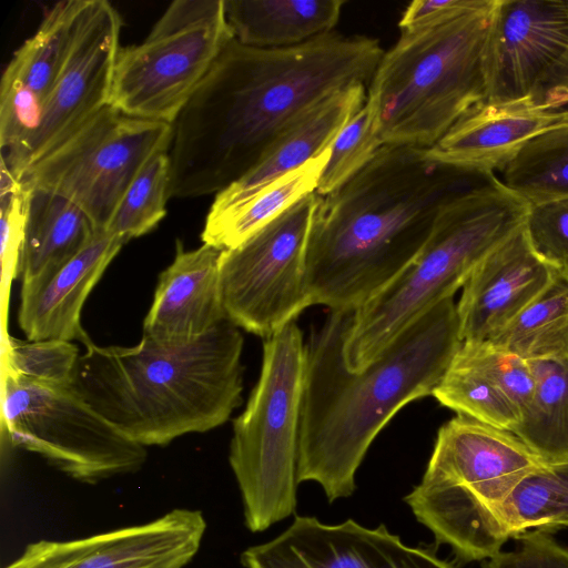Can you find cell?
I'll return each instance as SVG.
<instances>
[{
    "instance_id": "obj_3",
    "label": "cell",
    "mask_w": 568,
    "mask_h": 568,
    "mask_svg": "<svg viewBox=\"0 0 568 568\" xmlns=\"http://www.w3.org/2000/svg\"><path fill=\"white\" fill-rule=\"evenodd\" d=\"M497 180L438 163L425 148L382 145L347 182L318 195L306 251L311 306L362 307L414 261L446 204Z\"/></svg>"
},
{
    "instance_id": "obj_14",
    "label": "cell",
    "mask_w": 568,
    "mask_h": 568,
    "mask_svg": "<svg viewBox=\"0 0 568 568\" xmlns=\"http://www.w3.org/2000/svg\"><path fill=\"white\" fill-rule=\"evenodd\" d=\"M205 531L201 510L174 508L148 523L83 538L30 542L4 568H185Z\"/></svg>"
},
{
    "instance_id": "obj_32",
    "label": "cell",
    "mask_w": 568,
    "mask_h": 568,
    "mask_svg": "<svg viewBox=\"0 0 568 568\" xmlns=\"http://www.w3.org/2000/svg\"><path fill=\"white\" fill-rule=\"evenodd\" d=\"M2 371L41 383L73 384L80 357L78 346L68 341H22L4 335Z\"/></svg>"
},
{
    "instance_id": "obj_1",
    "label": "cell",
    "mask_w": 568,
    "mask_h": 568,
    "mask_svg": "<svg viewBox=\"0 0 568 568\" xmlns=\"http://www.w3.org/2000/svg\"><path fill=\"white\" fill-rule=\"evenodd\" d=\"M384 53L374 38L335 31L276 49L232 39L173 123L171 196L227 189L305 110L338 90L368 88Z\"/></svg>"
},
{
    "instance_id": "obj_2",
    "label": "cell",
    "mask_w": 568,
    "mask_h": 568,
    "mask_svg": "<svg viewBox=\"0 0 568 568\" xmlns=\"http://www.w3.org/2000/svg\"><path fill=\"white\" fill-rule=\"evenodd\" d=\"M355 311L328 310L306 342L297 479L317 483L328 503L353 495L373 440L402 407L433 395L463 343L457 303L448 297L353 371L344 346Z\"/></svg>"
},
{
    "instance_id": "obj_16",
    "label": "cell",
    "mask_w": 568,
    "mask_h": 568,
    "mask_svg": "<svg viewBox=\"0 0 568 568\" xmlns=\"http://www.w3.org/2000/svg\"><path fill=\"white\" fill-rule=\"evenodd\" d=\"M84 0L57 2L14 52L0 83L1 164L10 170L40 122Z\"/></svg>"
},
{
    "instance_id": "obj_8",
    "label": "cell",
    "mask_w": 568,
    "mask_h": 568,
    "mask_svg": "<svg viewBox=\"0 0 568 568\" xmlns=\"http://www.w3.org/2000/svg\"><path fill=\"white\" fill-rule=\"evenodd\" d=\"M234 39L224 0H175L139 44L120 48L109 104L173 124Z\"/></svg>"
},
{
    "instance_id": "obj_12",
    "label": "cell",
    "mask_w": 568,
    "mask_h": 568,
    "mask_svg": "<svg viewBox=\"0 0 568 568\" xmlns=\"http://www.w3.org/2000/svg\"><path fill=\"white\" fill-rule=\"evenodd\" d=\"M121 26V17L110 2L83 1L67 58L38 128L12 168L7 169L17 180L31 163L109 104Z\"/></svg>"
},
{
    "instance_id": "obj_13",
    "label": "cell",
    "mask_w": 568,
    "mask_h": 568,
    "mask_svg": "<svg viewBox=\"0 0 568 568\" xmlns=\"http://www.w3.org/2000/svg\"><path fill=\"white\" fill-rule=\"evenodd\" d=\"M486 101L541 95L568 78V0H497L484 55Z\"/></svg>"
},
{
    "instance_id": "obj_19",
    "label": "cell",
    "mask_w": 568,
    "mask_h": 568,
    "mask_svg": "<svg viewBox=\"0 0 568 568\" xmlns=\"http://www.w3.org/2000/svg\"><path fill=\"white\" fill-rule=\"evenodd\" d=\"M366 99L367 85L355 84L305 110L276 136L244 176L215 195L206 219H217L239 209L282 176L321 155Z\"/></svg>"
},
{
    "instance_id": "obj_9",
    "label": "cell",
    "mask_w": 568,
    "mask_h": 568,
    "mask_svg": "<svg viewBox=\"0 0 568 568\" xmlns=\"http://www.w3.org/2000/svg\"><path fill=\"white\" fill-rule=\"evenodd\" d=\"M2 422L14 447L42 456L74 480L97 484L140 470L146 448L98 413L73 384L2 371Z\"/></svg>"
},
{
    "instance_id": "obj_37",
    "label": "cell",
    "mask_w": 568,
    "mask_h": 568,
    "mask_svg": "<svg viewBox=\"0 0 568 568\" xmlns=\"http://www.w3.org/2000/svg\"><path fill=\"white\" fill-rule=\"evenodd\" d=\"M540 100L548 101L558 108H568V78L546 91Z\"/></svg>"
},
{
    "instance_id": "obj_21",
    "label": "cell",
    "mask_w": 568,
    "mask_h": 568,
    "mask_svg": "<svg viewBox=\"0 0 568 568\" xmlns=\"http://www.w3.org/2000/svg\"><path fill=\"white\" fill-rule=\"evenodd\" d=\"M222 251L205 243L185 251L176 241L174 260L159 276L143 336L163 343L190 342L227 318L220 278Z\"/></svg>"
},
{
    "instance_id": "obj_33",
    "label": "cell",
    "mask_w": 568,
    "mask_h": 568,
    "mask_svg": "<svg viewBox=\"0 0 568 568\" xmlns=\"http://www.w3.org/2000/svg\"><path fill=\"white\" fill-rule=\"evenodd\" d=\"M452 361L484 376L501 389L520 412L528 405L535 387L528 361L488 341L463 342Z\"/></svg>"
},
{
    "instance_id": "obj_25",
    "label": "cell",
    "mask_w": 568,
    "mask_h": 568,
    "mask_svg": "<svg viewBox=\"0 0 568 568\" xmlns=\"http://www.w3.org/2000/svg\"><path fill=\"white\" fill-rule=\"evenodd\" d=\"M329 154L327 149L268 185L239 209L217 219H206L201 234L203 243L220 250L233 248L296 202L316 192Z\"/></svg>"
},
{
    "instance_id": "obj_7",
    "label": "cell",
    "mask_w": 568,
    "mask_h": 568,
    "mask_svg": "<svg viewBox=\"0 0 568 568\" xmlns=\"http://www.w3.org/2000/svg\"><path fill=\"white\" fill-rule=\"evenodd\" d=\"M305 366L306 342L295 320L264 338L258 381L233 423L229 462L252 532L293 515L297 505Z\"/></svg>"
},
{
    "instance_id": "obj_35",
    "label": "cell",
    "mask_w": 568,
    "mask_h": 568,
    "mask_svg": "<svg viewBox=\"0 0 568 568\" xmlns=\"http://www.w3.org/2000/svg\"><path fill=\"white\" fill-rule=\"evenodd\" d=\"M511 551H499L483 562V568H568V548L550 532L532 529L517 538Z\"/></svg>"
},
{
    "instance_id": "obj_5",
    "label": "cell",
    "mask_w": 568,
    "mask_h": 568,
    "mask_svg": "<svg viewBox=\"0 0 568 568\" xmlns=\"http://www.w3.org/2000/svg\"><path fill=\"white\" fill-rule=\"evenodd\" d=\"M497 0H455L400 30L368 85L382 144L428 149L486 101L484 55Z\"/></svg>"
},
{
    "instance_id": "obj_17",
    "label": "cell",
    "mask_w": 568,
    "mask_h": 568,
    "mask_svg": "<svg viewBox=\"0 0 568 568\" xmlns=\"http://www.w3.org/2000/svg\"><path fill=\"white\" fill-rule=\"evenodd\" d=\"M557 270L532 250L524 225L488 253L457 302L463 342L490 341L552 281Z\"/></svg>"
},
{
    "instance_id": "obj_23",
    "label": "cell",
    "mask_w": 568,
    "mask_h": 568,
    "mask_svg": "<svg viewBox=\"0 0 568 568\" xmlns=\"http://www.w3.org/2000/svg\"><path fill=\"white\" fill-rule=\"evenodd\" d=\"M95 232L85 213L69 200L31 190L17 278L28 283L52 273L77 255Z\"/></svg>"
},
{
    "instance_id": "obj_10",
    "label": "cell",
    "mask_w": 568,
    "mask_h": 568,
    "mask_svg": "<svg viewBox=\"0 0 568 568\" xmlns=\"http://www.w3.org/2000/svg\"><path fill=\"white\" fill-rule=\"evenodd\" d=\"M173 124L126 115L106 104L19 178L31 190L80 207L95 231H108L131 182L159 152L169 151Z\"/></svg>"
},
{
    "instance_id": "obj_4",
    "label": "cell",
    "mask_w": 568,
    "mask_h": 568,
    "mask_svg": "<svg viewBox=\"0 0 568 568\" xmlns=\"http://www.w3.org/2000/svg\"><path fill=\"white\" fill-rule=\"evenodd\" d=\"M244 338L226 318L181 343L143 336L133 346H98L80 355L73 386L131 440L164 446L229 420L242 403Z\"/></svg>"
},
{
    "instance_id": "obj_20",
    "label": "cell",
    "mask_w": 568,
    "mask_h": 568,
    "mask_svg": "<svg viewBox=\"0 0 568 568\" xmlns=\"http://www.w3.org/2000/svg\"><path fill=\"white\" fill-rule=\"evenodd\" d=\"M125 243L110 231L90 242L52 273L22 283L18 322L29 341H91L81 325L83 304Z\"/></svg>"
},
{
    "instance_id": "obj_29",
    "label": "cell",
    "mask_w": 568,
    "mask_h": 568,
    "mask_svg": "<svg viewBox=\"0 0 568 568\" xmlns=\"http://www.w3.org/2000/svg\"><path fill=\"white\" fill-rule=\"evenodd\" d=\"M432 396L459 415L504 430L513 432L520 422L519 407L501 389L453 361Z\"/></svg>"
},
{
    "instance_id": "obj_36",
    "label": "cell",
    "mask_w": 568,
    "mask_h": 568,
    "mask_svg": "<svg viewBox=\"0 0 568 568\" xmlns=\"http://www.w3.org/2000/svg\"><path fill=\"white\" fill-rule=\"evenodd\" d=\"M455 0H415L409 3L398 22L400 30L417 24L454 4Z\"/></svg>"
},
{
    "instance_id": "obj_15",
    "label": "cell",
    "mask_w": 568,
    "mask_h": 568,
    "mask_svg": "<svg viewBox=\"0 0 568 568\" xmlns=\"http://www.w3.org/2000/svg\"><path fill=\"white\" fill-rule=\"evenodd\" d=\"M244 568H456L430 547H412L385 525L367 528L353 519L323 524L295 516L274 539L246 548Z\"/></svg>"
},
{
    "instance_id": "obj_34",
    "label": "cell",
    "mask_w": 568,
    "mask_h": 568,
    "mask_svg": "<svg viewBox=\"0 0 568 568\" xmlns=\"http://www.w3.org/2000/svg\"><path fill=\"white\" fill-rule=\"evenodd\" d=\"M524 229L541 260L568 272V196L530 205Z\"/></svg>"
},
{
    "instance_id": "obj_26",
    "label": "cell",
    "mask_w": 568,
    "mask_h": 568,
    "mask_svg": "<svg viewBox=\"0 0 568 568\" xmlns=\"http://www.w3.org/2000/svg\"><path fill=\"white\" fill-rule=\"evenodd\" d=\"M488 342L528 362L568 358V272L557 271L550 284Z\"/></svg>"
},
{
    "instance_id": "obj_6",
    "label": "cell",
    "mask_w": 568,
    "mask_h": 568,
    "mask_svg": "<svg viewBox=\"0 0 568 568\" xmlns=\"http://www.w3.org/2000/svg\"><path fill=\"white\" fill-rule=\"evenodd\" d=\"M529 207L500 179L446 204L414 261L355 311L344 346L347 366L365 368L410 323L454 297L479 262L524 225Z\"/></svg>"
},
{
    "instance_id": "obj_24",
    "label": "cell",
    "mask_w": 568,
    "mask_h": 568,
    "mask_svg": "<svg viewBox=\"0 0 568 568\" xmlns=\"http://www.w3.org/2000/svg\"><path fill=\"white\" fill-rule=\"evenodd\" d=\"M535 387L514 433L542 464L568 460V358L529 362Z\"/></svg>"
},
{
    "instance_id": "obj_28",
    "label": "cell",
    "mask_w": 568,
    "mask_h": 568,
    "mask_svg": "<svg viewBox=\"0 0 568 568\" xmlns=\"http://www.w3.org/2000/svg\"><path fill=\"white\" fill-rule=\"evenodd\" d=\"M500 173L530 205L568 196V123L530 140Z\"/></svg>"
},
{
    "instance_id": "obj_30",
    "label": "cell",
    "mask_w": 568,
    "mask_h": 568,
    "mask_svg": "<svg viewBox=\"0 0 568 568\" xmlns=\"http://www.w3.org/2000/svg\"><path fill=\"white\" fill-rule=\"evenodd\" d=\"M169 151L156 153L124 193L108 229L124 243L153 230L166 214L171 197Z\"/></svg>"
},
{
    "instance_id": "obj_22",
    "label": "cell",
    "mask_w": 568,
    "mask_h": 568,
    "mask_svg": "<svg viewBox=\"0 0 568 568\" xmlns=\"http://www.w3.org/2000/svg\"><path fill=\"white\" fill-rule=\"evenodd\" d=\"M227 23L242 44L276 49L329 33L343 0H224Z\"/></svg>"
},
{
    "instance_id": "obj_31",
    "label": "cell",
    "mask_w": 568,
    "mask_h": 568,
    "mask_svg": "<svg viewBox=\"0 0 568 568\" xmlns=\"http://www.w3.org/2000/svg\"><path fill=\"white\" fill-rule=\"evenodd\" d=\"M382 145L376 110L367 98L362 109L333 141L316 193L323 196L338 189L362 170Z\"/></svg>"
},
{
    "instance_id": "obj_18",
    "label": "cell",
    "mask_w": 568,
    "mask_h": 568,
    "mask_svg": "<svg viewBox=\"0 0 568 568\" xmlns=\"http://www.w3.org/2000/svg\"><path fill=\"white\" fill-rule=\"evenodd\" d=\"M567 123L568 108L548 101H484L426 149V154L442 164L501 172L530 140Z\"/></svg>"
},
{
    "instance_id": "obj_11",
    "label": "cell",
    "mask_w": 568,
    "mask_h": 568,
    "mask_svg": "<svg viewBox=\"0 0 568 568\" xmlns=\"http://www.w3.org/2000/svg\"><path fill=\"white\" fill-rule=\"evenodd\" d=\"M318 194L311 193L240 245L223 250L220 278L227 318L267 338L311 306L306 251Z\"/></svg>"
},
{
    "instance_id": "obj_27",
    "label": "cell",
    "mask_w": 568,
    "mask_h": 568,
    "mask_svg": "<svg viewBox=\"0 0 568 568\" xmlns=\"http://www.w3.org/2000/svg\"><path fill=\"white\" fill-rule=\"evenodd\" d=\"M498 516L511 538L540 529L568 528V460L542 464L527 475L499 507Z\"/></svg>"
}]
</instances>
